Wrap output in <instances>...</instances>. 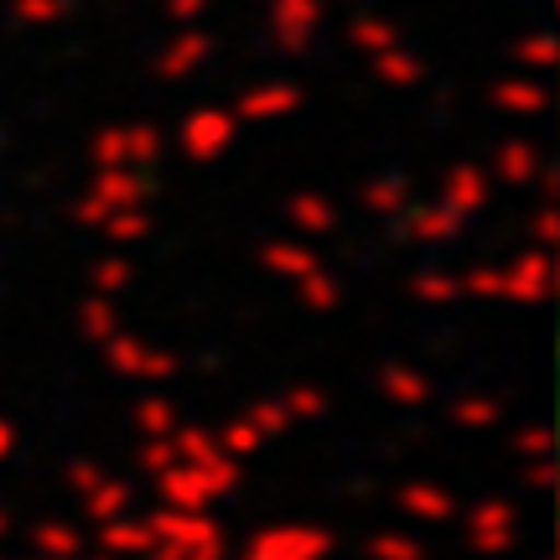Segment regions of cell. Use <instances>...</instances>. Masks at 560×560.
I'll return each mask as SVG.
<instances>
[{
  "label": "cell",
  "instance_id": "6da1fadb",
  "mask_svg": "<svg viewBox=\"0 0 560 560\" xmlns=\"http://www.w3.org/2000/svg\"><path fill=\"white\" fill-rule=\"evenodd\" d=\"M462 296L467 306H509V312H550L556 301V255L535 244H514L499 260H462Z\"/></svg>",
  "mask_w": 560,
  "mask_h": 560
},
{
  "label": "cell",
  "instance_id": "7a4b0ae2",
  "mask_svg": "<svg viewBox=\"0 0 560 560\" xmlns=\"http://www.w3.org/2000/svg\"><path fill=\"white\" fill-rule=\"evenodd\" d=\"M244 472L234 457H202V462H172L161 478H151V493H156L161 509H182V514H219L223 503L240 499Z\"/></svg>",
  "mask_w": 560,
  "mask_h": 560
},
{
  "label": "cell",
  "instance_id": "3957f363",
  "mask_svg": "<svg viewBox=\"0 0 560 560\" xmlns=\"http://www.w3.org/2000/svg\"><path fill=\"white\" fill-rule=\"evenodd\" d=\"M166 145L177 151L182 166H223V161H234L244 151V125L219 100L182 104L177 125L166 130Z\"/></svg>",
  "mask_w": 560,
  "mask_h": 560
},
{
  "label": "cell",
  "instance_id": "277c9868",
  "mask_svg": "<svg viewBox=\"0 0 560 560\" xmlns=\"http://www.w3.org/2000/svg\"><path fill=\"white\" fill-rule=\"evenodd\" d=\"M161 172H120V166H94L83 172V182L68 198V219L79 223L83 234H94L104 219L130 213V208H156Z\"/></svg>",
  "mask_w": 560,
  "mask_h": 560
},
{
  "label": "cell",
  "instance_id": "5b68a950",
  "mask_svg": "<svg viewBox=\"0 0 560 560\" xmlns=\"http://www.w3.org/2000/svg\"><path fill=\"white\" fill-rule=\"evenodd\" d=\"M457 556L467 560H509L524 540V509L503 488H488V493H472V503H462L457 524Z\"/></svg>",
  "mask_w": 560,
  "mask_h": 560
},
{
  "label": "cell",
  "instance_id": "8992f818",
  "mask_svg": "<svg viewBox=\"0 0 560 560\" xmlns=\"http://www.w3.org/2000/svg\"><path fill=\"white\" fill-rule=\"evenodd\" d=\"M338 550L342 535L332 524H317L312 514H280V520L249 524L229 560H338Z\"/></svg>",
  "mask_w": 560,
  "mask_h": 560
},
{
  "label": "cell",
  "instance_id": "52a82bcc",
  "mask_svg": "<svg viewBox=\"0 0 560 560\" xmlns=\"http://www.w3.org/2000/svg\"><path fill=\"white\" fill-rule=\"evenodd\" d=\"M166 125L151 115H130V120H100L83 136V166H120V172H161L166 161Z\"/></svg>",
  "mask_w": 560,
  "mask_h": 560
},
{
  "label": "cell",
  "instance_id": "ba28073f",
  "mask_svg": "<svg viewBox=\"0 0 560 560\" xmlns=\"http://www.w3.org/2000/svg\"><path fill=\"white\" fill-rule=\"evenodd\" d=\"M94 359H100L104 374L115 384H125V389H172V384L187 374V363H182L177 348L145 338L136 327H120L115 338H104L100 348H94Z\"/></svg>",
  "mask_w": 560,
  "mask_h": 560
},
{
  "label": "cell",
  "instance_id": "9c48e42d",
  "mask_svg": "<svg viewBox=\"0 0 560 560\" xmlns=\"http://www.w3.org/2000/svg\"><path fill=\"white\" fill-rule=\"evenodd\" d=\"M156 550H166L172 560H229L234 535L219 514H182V509H145Z\"/></svg>",
  "mask_w": 560,
  "mask_h": 560
},
{
  "label": "cell",
  "instance_id": "30bf717a",
  "mask_svg": "<svg viewBox=\"0 0 560 560\" xmlns=\"http://www.w3.org/2000/svg\"><path fill=\"white\" fill-rule=\"evenodd\" d=\"M369 395L395 416H425L441 400V374L420 359H380L369 369Z\"/></svg>",
  "mask_w": 560,
  "mask_h": 560
},
{
  "label": "cell",
  "instance_id": "8fae6325",
  "mask_svg": "<svg viewBox=\"0 0 560 560\" xmlns=\"http://www.w3.org/2000/svg\"><path fill=\"white\" fill-rule=\"evenodd\" d=\"M389 509L400 514L410 529H431V535H446L462 514L457 488L446 478H431V472H410L389 488Z\"/></svg>",
  "mask_w": 560,
  "mask_h": 560
},
{
  "label": "cell",
  "instance_id": "7c38bea8",
  "mask_svg": "<svg viewBox=\"0 0 560 560\" xmlns=\"http://www.w3.org/2000/svg\"><path fill=\"white\" fill-rule=\"evenodd\" d=\"M431 198L446 202L457 219L478 223V219H488V213H493L499 187H493V177H488V166H482L478 156H452L436 172V192H431Z\"/></svg>",
  "mask_w": 560,
  "mask_h": 560
},
{
  "label": "cell",
  "instance_id": "4fadbf2b",
  "mask_svg": "<svg viewBox=\"0 0 560 560\" xmlns=\"http://www.w3.org/2000/svg\"><path fill=\"white\" fill-rule=\"evenodd\" d=\"M389 229H395V240L405 249H467V234H472V223L457 219L436 198H416Z\"/></svg>",
  "mask_w": 560,
  "mask_h": 560
},
{
  "label": "cell",
  "instance_id": "5bb4252c",
  "mask_svg": "<svg viewBox=\"0 0 560 560\" xmlns=\"http://www.w3.org/2000/svg\"><path fill=\"white\" fill-rule=\"evenodd\" d=\"M240 115L244 130H270V125H285L312 109V94L301 89L296 79H260V83H244L240 100L229 104Z\"/></svg>",
  "mask_w": 560,
  "mask_h": 560
},
{
  "label": "cell",
  "instance_id": "9a60e30c",
  "mask_svg": "<svg viewBox=\"0 0 560 560\" xmlns=\"http://www.w3.org/2000/svg\"><path fill=\"white\" fill-rule=\"evenodd\" d=\"M545 140L529 136V130H503L493 145H488V177H493V187L499 192H514V198H524L529 187H535V177H540L545 166Z\"/></svg>",
  "mask_w": 560,
  "mask_h": 560
},
{
  "label": "cell",
  "instance_id": "2e32d148",
  "mask_svg": "<svg viewBox=\"0 0 560 560\" xmlns=\"http://www.w3.org/2000/svg\"><path fill=\"white\" fill-rule=\"evenodd\" d=\"M509 420H514V410H509L493 389H482V384H462L452 395H441V425H446L452 436H467V441L499 436Z\"/></svg>",
  "mask_w": 560,
  "mask_h": 560
},
{
  "label": "cell",
  "instance_id": "e0dca14e",
  "mask_svg": "<svg viewBox=\"0 0 560 560\" xmlns=\"http://www.w3.org/2000/svg\"><path fill=\"white\" fill-rule=\"evenodd\" d=\"M462 260H410V270L400 276V296L416 306V312H462L467 296H462V276H457Z\"/></svg>",
  "mask_w": 560,
  "mask_h": 560
},
{
  "label": "cell",
  "instance_id": "ac0fdd59",
  "mask_svg": "<svg viewBox=\"0 0 560 560\" xmlns=\"http://www.w3.org/2000/svg\"><path fill=\"white\" fill-rule=\"evenodd\" d=\"M280 223L296 234V240H312V244H327L332 234H342V202L327 192V187H291L280 198Z\"/></svg>",
  "mask_w": 560,
  "mask_h": 560
},
{
  "label": "cell",
  "instance_id": "d6986e66",
  "mask_svg": "<svg viewBox=\"0 0 560 560\" xmlns=\"http://www.w3.org/2000/svg\"><path fill=\"white\" fill-rule=\"evenodd\" d=\"M285 296L296 306L301 317L312 322H338L348 312V301H353V280L342 276L332 260H322L317 270H306L296 285H285Z\"/></svg>",
  "mask_w": 560,
  "mask_h": 560
},
{
  "label": "cell",
  "instance_id": "ffe728a7",
  "mask_svg": "<svg viewBox=\"0 0 560 560\" xmlns=\"http://www.w3.org/2000/svg\"><path fill=\"white\" fill-rule=\"evenodd\" d=\"M482 109L499 120H545L550 115V89L535 73H503L482 83Z\"/></svg>",
  "mask_w": 560,
  "mask_h": 560
},
{
  "label": "cell",
  "instance_id": "44dd1931",
  "mask_svg": "<svg viewBox=\"0 0 560 560\" xmlns=\"http://www.w3.org/2000/svg\"><path fill=\"white\" fill-rule=\"evenodd\" d=\"M249 260H255V270H260L270 285L285 291V285H296L306 270H317L327 255H322L312 240H296V234H265V240L255 244V255H249Z\"/></svg>",
  "mask_w": 560,
  "mask_h": 560
},
{
  "label": "cell",
  "instance_id": "7402d4cb",
  "mask_svg": "<svg viewBox=\"0 0 560 560\" xmlns=\"http://www.w3.org/2000/svg\"><path fill=\"white\" fill-rule=\"evenodd\" d=\"M353 202L369 223H395L416 202V177L400 172V166H384V172H369V177L353 187Z\"/></svg>",
  "mask_w": 560,
  "mask_h": 560
},
{
  "label": "cell",
  "instance_id": "603a6c76",
  "mask_svg": "<svg viewBox=\"0 0 560 560\" xmlns=\"http://www.w3.org/2000/svg\"><path fill=\"white\" fill-rule=\"evenodd\" d=\"M140 270H145V265L136 260V249H104L100 244V249L89 255V265H83V291L125 301L140 285Z\"/></svg>",
  "mask_w": 560,
  "mask_h": 560
},
{
  "label": "cell",
  "instance_id": "cb8c5ba5",
  "mask_svg": "<svg viewBox=\"0 0 560 560\" xmlns=\"http://www.w3.org/2000/svg\"><path fill=\"white\" fill-rule=\"evenodd\" d=\"M182 420H187V410H182V400L172 395V389H145V395H136V400L125 405V425H130V436L136 441L172 436Z\"/></svg>",
  "mask_w": 560,
  "mask_h": 560
},
{
  "label": "cell",
  "instance_id": "d4e9b609",
  "mask_svg": "<svg viewBox=\"0 0 560 560\" xmlns=\"http://www.w3.org/2000/svg\"><path fill=\"white\" fill-rule=\"evenodd\" d=\"M208 62H213V37H202V32H182V37H172L156 52L151 73H156V83H166V89H172V83L198 79Z\"/></svg>",
  "mask_w": 560,
  "mask_h": 560
},
{
  "label": "cell",
  "instance_id": "484cf974",
  "mask_svg": "<svg viewBox=\"0 0 560 560\" xmlns=\"http://www.w3.org/2000/svg\"><path fill=\"white\" fill-rule=\"evenodd\" d=\"M26 550L42 560H79L89 556V535H83V524L62 520V514H37L26 524Z\"/></svg>",
  "mask_w": 560,
  "mask_h": 560
},
{
  "label": "cell",
  "instance_id": "4316f807",
  "mask_svg": "<svg viewBox=\"0 0 560 560\" xmlns=\"http://www.w3.org/2000/svg\"><path fill=\"white\" fill-rule=\"evenodd\" d=\"M136 499H140V482L130 478V472H109L100 488H89V493L79 499V520L89 524V529H100V524L130 514V509H136Z\"/></svg>",
  "mask_w": 560,
  "mask_h": 560
},
{
  "label": "cell",
  "instance_id": "83f0119b",
  "mask_svg": "<svg viewBox=\"0 0 560 560\" xmlns=\"http://www.w3.org/2000/svg\"><path fill=\"white\" fill-rule=\"evenodd\" d=\"M94 550H104V556L115 560H140L156 550V535H151V520L140 514V509H130V514H120V520H109L94 529Z\"/></svg>",
  "mask_w": 560,
  "mask_h": 560
},
{
  "label": "cell",
  "instance_id": "f1b7e54d",
  "mask_svg": "<svg viewBox=\"0 0 560 560\" xmlns=\"http://www.w3.org/2000/svg\"><path fill=\"white\" fill-rule=\"evenodd\" d=\"M280 405H285V416H291L296 431L327 425V420L338 416V395H332L322 380H291L285 389H280Z\"/></svg>",
  "mask_w": 560,
  "mask_h": 560
},
{
  "label": "cell",
  "instance_id": "f546056e",
  "mask_svg": "<svg viewBox=\"0 0 560 560\" xmlns=\"http://www.w3.org/2000/svg\"><path fill=\"white\" fill-rule=\"evenodd\" d=\"M312 32H317V0H276L270 5V37L285 58H296L312 47Z\"/></svg>",
  "mask_w": 560,
  "mask_h": 560
},
{
  "label": "cell",
  "instance_id": "4dcf8cb0",
  "mask_svg": "<svg viewBox=\"0 0 560 560\" xmlns=\"http://www.w3.org/2000/svg\"><path fill=\"white\" fill-rule=\"evenodd\" d=\"M436 550L410 524H374L359 535V560H431Z\"/></svg>",
  "mask_w": 560,
  "mask_h": 560
},
{
  "label": "cell",
  "instance_id": "1f68e13d",
  "mask_svg": "<svg viewBox=\"0 0 560 560\" xmlns=\"http://www.w3.org/2000/svg\"><path fill=\"white\" fill-rule=\"evenodd\" d=\"M125 327V306L109 296H94V291H83L79 301H73V338L83 342V348H100L104 338H115Z\"/></svg>",
  "mask_w": 560,
  "mask_h": 560
},
{
  "label": "cell",
  "instance_id": "d6a6232c",
  "mask_svg": "<svg viewBox=\"0 0 560 560\" xmlns=\"http://www.w3.org/2000/svg\"><path fill=\"white\" fill-rule=\"evenodd\" d=\"M369 68H374V83L384 94H420L425 79H431V62L420 52H405V47H389L380 58H369Z\"/></svg>",
  "mask_w": 560,
  "mask_h": 560
},
{
  "label": "cell",
  "instance_id": "836d02e7",
  "mask_svg": "<svg viewBox=\"0 0 560 560\" xmlns=\"http://www.w3.org/2000/svg\"><path fill=\"white\" fill-rule=\"evenodd\" d=\"M503 452L514 462H535V457H556V431H550V416H514L499 431Z\"/></svg>",
  "mask_w": 560,
  "mask_h": 560
},
{
  "label": "cell",
  "instance_id": "e575fe53",
  "mask_svg": "<svg viewBox=\"0 0 560 560\" xmlns=\"http://www.w3.org/2000/svg\"><path fill=\"white\" fill-rule=\"evenodd\" d=\"M156 208H130V213H115V219H104L100 229H94V240L104 244V249H145V244L156 240Z\"/></svg>",
  "mask_w": 560,
  "mask_h": 560
},
{
  "label": "cell",
  "instance_id": "d590c367",
  "mask_svg": "<svg viewBox=\"0 0 560 560\" xmlns=\"http://www.w3.org/2000/svg\"><path fill=\"white\" fill-rule=\"evenodd\" d=\"M213 441L223 446V457H234L240 467H255V462L270 452V446H265V436L240 416V410H229L223 420H213Z\"/></svg>",
  "mask_w": 560,
  "mask_h": 560
},
{
  "label": "cell",
  "instance_id": "8d00e7d4",
  "mask_svg": "<svg viewBox=\"0 0 560 560\" xmlns=\"http://www.w3.org/2000/svg\"><path fill=\"white\" fill-rule=\"evenodd\" d=\"M240 416L255 425L265 436V446H285V441L296 436V425H291V416H285V405H280V395H249V400L240 405Z\"/></svg>",
  "mask_w": 560,
  "mask_h": 560
},
{
  "label": "cell",
  "instance_id": "74e56055",
  "mask_svg": "<svg viewBox=\"0 0 560 560\" xmlns=\"http://www.w3.org/2000/svg\"><path fill=\"white\" fill-rule=\"evenodd\" d=\"M348 42H353V52H363V58H380L389 47H400V26L384 16H359L348 26Z\"/></svg>",
  "mask_w": 560,
  "mask_h": 560
},
{
  "label": "cell",
  "instance_id": "f35d334b",
  "mask_svg": "<svg viewBox=\"0 0 560 560\" xmlns=\"http://www.w3.org/2000/svg\"><path fill=\"white\" fill-rule=\"evenodd\" d=\"M524 244H535V249H560V202H535V208H524Z\"/></svg>",
  "mask_w": 560,
  "mask_h": 560
},
{
  "label": "cell",
  "instance_id": "ab89813d",
  "mask_svg": "<svg viewBox=\"0 0 560 560\" xmlns=\"http://www.w3.org/2000/svg\"><path fill=\"white\" fill-rule=\"evenodd\" d=\"M172 462H177V446H172V436H161V441H136V446H130V478H161V472H166V467H172Z\"/></svg>",
  "mask_w": 560,
  "mask_h": 560
},
{
  "label": "cell",
  "instance_id": "60d3db41",
  "mask_svg": "<svg viewBox=\"0 0 560 560\" xmlns=\"http://www.w3.org/2000/svg\"><path fill=\"white\" fill-rule=\"evenodd\" d=\"M556 478H560L556 457L514 462V488H520V493H529V499H550V493H556Z\"/></svg>",
  "mask_w": 560,
  "mask_h": 560
},
{
  "label": "cell",
  "instance_id": "b9f144b4",
  "mask_svg": "<svg viewBox=\"0 0 560 560\" xmlns=\"http://www.w3.org/2000/svg\"><path fill=\"white\" fill-rule=\"evenodd\" d=\"M509 58L540 73V68H556V42L545 37V32H535V37H520V42H514V47H509Z\"/></svg>",
  "mask_w": 560,
  "mask_h": 560
},
{
  "label": "cell",
  "instance_id": "7bdbcfd3",
  "mask_svg": "<svg viewBox=\"0 0 560 560\" xmlns=\"http://www.w3.org/2000/svg\"><path fill=\"white\" fill-rule=\"evenodd\" d=\"M21 446H26V436H21V420L11 416V410H0V472L21 457Z\"/></svg>",
  "mask_w": 560,
  "mask_h": 560
},
{
  "label": "cell",
  "instance_id": "ee69618b",
  "mask_svg": "<svg viewBox=\"0 0 560 560\" xmlns=\"http://www.w3.org/2000/svg\"><path fill=\"white\" fill-rule=\"evenodd\" d=\"M16 11H21V21H37V26H42V21H58L62 16L58 0H21Z\"/></svg>",
  "mask_w": 560,
  "mask_h": 560
},
{
  "label": "cell",
  "instance_id": "f6af8a7d",
  "mask_svg": "<svg viewBox=\"0 0 560 560\" xmlns=\"http://www.w3.org/2000/svg\"><path fill=\"white\" fill-rule=\"evenodd\" d=\"M16 529H21V524H16V514H11V509L0 503V550L11 545V535H16Z\"/></svg>",
  "mask_w": 560,
  "mask_h": 560
},
{
  "label": "cell",
  "instance_id": "bcb514c9",
  "mask_svg": "<svg viewBox=\"0 0 560 560\" xmlns=\"http://www.w3.org/2000/svg\"><path fill=\"white\" fill-rule=\"evenodd\" d=\"M202 11V0H172V16H182V21H192Z\"/></svg>",
  "mask_w": 560,
  "mask_h": 560
},
{
  "label": "cell",
  "instance_id": "7dc6e473",
  "mask_svg": "<svg viewBox=\"0 0 560 560\" xmlns=\"http://www.w3.org/2000/svg\"><path fill=\"white\" fill-rule=\"evenodd\" d=\"M140 560H172V556H166V550H151V556H140Z\"/></svg>",
  "mask_w": 560,
  "mask_h": 560
},
{
  "label": "cell",
  "instance_id": "c3c4849f",
  "mask_svg": "<svg viewBox=\"0 0 560 560\" xmlns=\"http://www.w3.org/2000/svg\"><path fill=\"white\" fill-rule=\"evenodd\" d=\"M79 560H115V556H104V550H94V556H79Z\"/></svg>",
  "mask_w": 560,
  "mask_h": 560
},
{
  "label": "cell",
  "instance_id": "681fc988",
  "mask_svg": "<svg viewBox=\"0 0 560 560\" xmlns=\"http://www.w3.org/2000/svg\"><path fill=\"white\" fill-rule=\"evenodd\" d=\"M11 560H21V556H11ZM26 560H42V556H26Z\"/></svg>",
  "mask_w": 560,
  "mask_h": 560
},
{
  "label": "cell",
  "instance_id": "f907efd6",
  "mask_svg": "<svg viewBox=\"0 0 560 560\" xmlns=\"http://www.w3.org/2000/svg\"><path fill=\"white\" fill-rule=\"evenodd\" d=\"M0 560H11V556H5V550H0Z\"/></svg>",
  "mask_w": 560,
  "mask_h": 560
},
{
  "label": "cell",
  "instance_id": "816d5d0a",
  "mask_svg": "<svg viewBox=\"0 0 560 560\" xmlns=\"http://www.w3.org/2000/svg\"><path fill=\"white\" fill-rule=\"evenodd\" d=\"M431 560H436V556H431Z\"/></svg>",
  "mask_w": 560,
  "mask_h": 560
}]
</instances>
